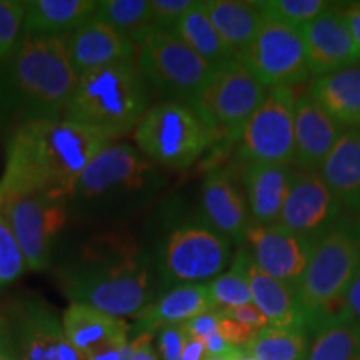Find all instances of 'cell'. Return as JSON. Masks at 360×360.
<instances>
[{
	"mask_svg": "<svg viewBox=\"0 0 360 360\" xmlns=\"http://www.w3.org/2000/svg\"><path fill=\"white\" fill-rule=\"evenodd\" d=\"M112 139L65 119L34 120L13 127L0 177V200L51 195L67 202L85 165Z\"/></svg>",
	"mask_w": 360,
	"mask_h": 360,
	"instance_id": "cell-1",
	"label": "cell"
},
{
	"mask_svg": "<svg viewBox=\"0 0 360 360\" xmlns=\"http://www.w3.org/2000/svg\"><path fill=\"white\" fill-rule=\"evenodd\" d=\"M70 304H84L112 317H139L154 302L152 269L130 240L103 238L57 272Z\"/></svg>",
	"mask_w": 360,
	"mask_h": 360,
	"instance_id": "cell-2",
	"label": "cell"
},
{
	"mask_svg": "<svg viewBox=\"0 0 360 360\" xmlns=\"http://www.w3.org/2000/svg\"><path fill=\"white\" fill-rule=\"evenodd\" d=\"M77 80L64 39L24 34L0 64V119L15 127L62 119Z\"/></svg>",
	"mask_w": 360,
	"mask_h": 360,
	"instance_id": "cell-3",
	"label": "cell"
},
{
	"mask_svg": "<svg viewBox=\"0 0 360 360\" xmlns=\"http://www.w3.org/2000/svg\"><path fill=\"white\" fill-rule=\"evenodd\" d=\"M148 85L137 60H122L79 75L62 119L87 125L112 141L132 132L148 110Z\"/></svg>",
	"mask_w": 360,
	"mask_h": 360,
	"instance_id": "cell-4",
	"label": "cell"
},
{
	"mask_svg": "<svg viewBox=\"0 0 360 360\" xmlns=\"http://www.w3.org/2000/svg\"><path fill=\"white\" fill-rule=\"evenodd\" d=\"M360 270V227L355 220L342 219L317 242L297 300L307 321V334L339 315L345 292Z\"/></svg>",
	"mask_w": 360,
	"mask_h": 360,
	"instance_id": "cell-5",
	"label": "cell"
},
{
	"mask_svg": "<svg viewBox=\"0 0 360 360\" xmlns=\"http://www.w3.org/2000/svg\"><path fill=\"white\" fill-rule=\"evenodd\" d=\"M134 141L152 164L184 170L212 146L215 135L191 105L164 101L148 107L135 125Z\"/></svg>",
	"mask_w": 360,
	"mask_h": 360,
	"instance_id": "cell-6",
	"label": "cell"
},
{
	"mask_svg": "<svg viewBox=\"0 0 360 360\" xmlns=\"http://www.w3.org/2000/svg\"><path fill=\"white\" fill-rule=\"evenodd\" d=\"M139 70L165 101L191 105L214 67L197 56L174 30L152 29L137 42Z\"/></svg>",
	"mask_w": 360,
	"mask_h": 360,
	"instance_id": "cell-7",
	"label": "cell"
},
{
	"mask_svg": "<svg viewBox=\"0 0 360 360\" xmlns=\"http://www.w3.org/2000/svg\"><path fill=\"white\" fill-rule=\"evenodd\" d=\"M232 242L207 220L175 225L162 242L159 272L167 287L214 281L231 264Z\"/></svg>",
	"mask_w": 360,
	"mask_h": 360,
	"instance_id": "cell-8",
	"label": "cell"
},
{
	"mask_svg": "<svg viewBox=\"0 0 360 360\" xmlns=\"http://www.w3.org/2000/svg\"><path fill=\"white\" fill-rule=\"evenodd\" d=\"M265 94L267 89L237 58L215 67L191 107L212 130L215 139L238 141Z\"/></svg>",
	"mask_w": 360,
	"mask_h": 360,
	"instance_id": "cell-9",
	"label": "cell"
},
{
	"mask_svg": "<svg viewBox=\"0 0 360 360\" xmlns=\"http://www.w3.org/2000/svg\"><path fill=\"white\" fill-rule=\"evenodd\" d=\"M159 174L137 147L110 141L94 155L72 186L67 200L107 202L147 191Z\"/></svg>",
	"mask_w": 360,
	"mask_h": 360,
	"instance_id": "cell-10",
	"label": "cell"
},
{
	"mask_svg": "<svg viewBox=\"0 0 360 360\" xmlns=\"http://www.w3.org/2000/svg\"><path fill=\"white\" fill-rule=\"evenodd\" d=\"M238 60L267 90L297 89L310 79L302 29L267 15Z\"/></svg>",
	"mask_w": 360,
	"mask_h": 360,
	"instance_id": "cell-11",
	"label": "cell"
},
{
	"mask_svg": "<svg viewBox=\"0 0 360 360\" xmlns=\"http://www.w3.org/2000/svg\"><path fill=\"white\" fill-rule=\"evenodd\" d=\"M295 89H269L238 137V154L245 164H295Z\"/></svg>",
	"mask_w": 360,
	"mask_h": 360,
	"instance_id": "cell-12",
	"label": "cell"
},
{
	"mask_svg": "<svg viewBox=\"0 0 360 360\" xmlns=\"http://www.w3.org/2000/svg\"><path fill=\"white\" fill-rule=\"evenodd\" d=\"M67 202L51 195H17L0 200V212L15 236L29 270L51 262L53 238L64 229Z\"/></svg>",
	"mask_w": 360,
	"mask_h": 360,
	"instance_id": "cell-13",
	"label": "cell"
},
{
	"mask_svg": "<svg viewBox=\"0 0 360 360\" xmlns=\"http://www.w3.org/2000/svg\"><path fill=\"white\" fill-rule=\"evenodd\" d=\"M19 360H85L65 337L62 319L37 297H24L4 314Z\"/></svg>",
	"mask_w": 360,
	"mask_h": 360,
	"instance_id": "cell-14",
	"label": "cell"
},
{
	"mask_svg": "<svg viewBox=\"0 0 360 360\" xmlns=\"http://www.w3.org/2000/svg\"><path fill=\"white\" fill-rule=\"evenodd\" d=\"M339 200L319 170H294L278 224L297 236L319 242L342 220Z\"/></svg>",
	"mask_w": 360,
	"mask_h": 360,
	"instance_id": "cell-15",
	"label": "cell"
},
{
	"mask_svg": "<svg viewBox=\"0 0 360 360\" xmlns=\"http://www.w3.org/2000/svg\"><path fill=\"white\" fill-rule=\"evenodd\" d=\"M317 242L287 231L281 224L254 225L244 245L257 267L297 292Z\"/></svg>",
	"mask_w": 360,
	"mask_h": 360,
	"instance_id": "cell-16",
	"label": "cell"
},
{
	"mask_svg": "<svg viewBox=\"0 0 360 360\" xmlns=\"http://www.w3.org/2000/svg\"><path fill=\"white\" fill-rule=\"evenodd\" d=\"M310 77L335 74L360 62L340 7H327L321 15L302 27Z\"/></svg>",
	"mask_w": 360,
	"mask_h": 360,
	"instance_id": "cell-17",
	"label": "cell"
},
{
	"mask_svg": "<svg viewBox=\"0 0 360 360\" xmlns=\"http://www.w3.org/2000/svg\"><path fill=\"white\" fill-rule=\"evenodd\" d=\"M200 202L207 222L232 244L244 245L252 217L242 180L231 167L214 169L205 175Z\"/></svg>",
	"mask_w": 360,
	"mask_h": 360,
	"instance_id": "cell-18",
	"label": "cell"
},
{
	"mask_svg": "<svg viewBox=\"0 0 360 360\" xmlns=\"http://www.w3.org/2000/svg\"><path fill=\"white\" fill-rule=\"evenodd\" d=\"M62 39L70 64L79 75L137 57V44L112 29L96 13Z\"/></svg>",
	"mask_w": 360,
	"mask_h": 360,
	"instance_id": "cell-19",
	"label": "cell"
},
{
	"mask_svg": "<svg viewBox=\"0 0 360 360\" xmlns=\"http://www.w3.org/2000/svg\"><path fill=\"white\" fill-rule=\"evenodd\" d=\"M344 129L314 101L307 89L295 92L294 137L299 170H319L340 139Z\"/></svg>",
	"mask_w": 360,
	"mask_h": 360,
	"instance_id": "cell-20",
	"label": "cell"
},
{
	"mask_svg": "<svg viewBox=\"0 0 360 360\" xmlns=\"http://www.w3.org/2000/svg\"><path fill=\"white\" fill-rule=\"evenodd\" d=\"M292 177L294 170L289 165L245 164L240 180L252 224L272 225L278 222Z\"/></svg>",
	"mask_w": 360,
	"mask_h": 360,
	"instance_id": "cell-21",
	"label": "cell"
},
{
	"mask_svg": "<svg viewBox=\"0 0 360 360\" xmlns=\"http://www.w3.org/2000/svg\"><path fill=\"white\" fill-rule=\"evenodd\" d=\"M245 277L249 282L252 304L264 314L270 327L307 334V321L295 292L264 274L254 264L249 252L245 257Z\"/></svg>",
	"mask_w": 360,
	"mask_h": 360,
	"instance_id": "cell-22",
	"label": "cell"
},
{
	"mask_svg": "<svg viewBox=\"0 0 360 360\" xmlns=\"http://www.w3.org/2000/svg\"><path fill=\"white\" fill-rule=\"evenodd\" d=\"M215 307L207 283H186L162 294L137 317V334H154L162 327L182 326Z\"/></svg>",
	"mask_w": 360,
	"mask_h": 360,
	"instance_id": "cell-23",
	"label": "cell"
},
{
	"mask_svg": "<svg viewBox=\"0 0 360 360\" xmlns=\"http://www.w3.org/2000/svg\"><path fill=\"white\" fill-rule=\"evenodd\" d=\"M340 207L360 214V129H345L319 169Z\"/></svg>",
	"mask_w": 360,
	"mask_h": 360,
	"instance_id": "cell-24",
	"label": "cell"
},
{
	"mask_svg": "<svg viewBox=\"0 0 360 360\" xmlns=\"http://www.w3.org/2000/svg\"><path fill=\"white\" fill-rule=\"evenodd\" d=\"M62 327L77 352L87 359L103 345L129 339V326L124 319L112 317L84 304H70L62 315Z\"/></svg>",
	"mask_w": 360,
	"mask_h": 360,
	"instance_id": "cell-25",
	"label": "cell"
},
{
	"mask_svg": "<svg viewBox=\"0 0 360 360\" xmlns=\"http://www.w3.org/2000/svg\"><path fill=\"white\" fill-rule=\"evenodd\" d=\"M309 94L342 129H360V64L314 79Z\"/></svg>",
	"mask_w": 360,
	"mask_h": 360,
	"instance_id": "cell-26",
	"label": "cell"
},
{
	"mask_svg": "<svg viewBox=\"0 0 360 360\" xmlns=\"http://www.w3.org/2000/svg\"><path fill=\"white\" fill-rule=\"evenodd\" d=\"M202 7L227 47L236 53L237 58H240L254 42L264 22L265 15L257 2L205 0L202 2Z\"/></svg>",
	"mask_w": 360,
	"mask_h": 360,
	"instance_id": "cell-27",
	"label": "cell"
},
{
	"mask_svg": "<svg viewBox=\"0 0 360 360\" xmlns=\"http://www.w3.org/2000/svg\"><path fill=\"white\" fill-rule=\"evenodd\" d=\"M96 0H27L24 34L65 37L97 11Z\"/></svg>",
	"mask_w": 360,
	"mask_h": 360,
	"instance_id": "cell-28",
	"label": "cell"
},
{
	"mask_svg": "<svg viewBox=\"0 0 360 360\" xmlns=\"http://www.w3.org/2000/svg\"><path fill=\"white\" fill-rule=\"evenodd\" d=\"M174 32L210 65L220 67L237 60V56L220 37L212 22L204 12L202 2H197L174 27Z\"/></svg>",
	"mask_w": 360,
	"mask_h": 360,
	"instance_id": "cell-29",
	"label": "cell"
},
{
	"mask_svg": "<svg viewBox=\"0 0 360 360\" xmlns=\"http://www.w3.org/2000/svg\"><path fill=\"white\" fill-rule=\"evenodd\" d=\"M305 360H360V328L334 317L312 332Z\"/></svg>",
	"mask_w": 360,
	"mask_h": 360,
	"instance_id": "cell-30",
	"label": "cell"
},
{
	"mask_svg": "<svg viewBox=\"0 0 360 360\" xmlns=\"http://www.w3.org/2000/svg\"><path fill=\"white\" fill-rule=\"evenodd\" d=\"M96 15L135 44L154 29L147 0H102L97 4Z\"/></svg>",
	"mask_w": 360,
	"mask_h": 360,
	"instance_id": "cell-31",
	"label": "cell"
},
{
	"mask_svg": "<svg viewBox=\"0 0 360 360\" xmlns=\"http://www.w3.org/2000/svg\"><path fill=\"white\" fill-rule=\"evenodd\" d=\"M307 347L305 332L269 326L259 330L244 350L257 360H305Z\"/></svg>",
	"mask_w": 360,
	"mask_h": 360,
	"instance_id": "cell-32",
	"label": "cell"
},
{
	"mask_svg": "<svg viewBox=\"0 0 360 360\" xmlns=\"http://www.w3.org/2000/svg\"><path fill=\"white\" fill-rule=\"evenodd\" d=\"M245 257L247 249L240 247L236 257L231 260L227 272L220 274L214 281L207 282L210 297H212L217 309H229L252 304L249 282H247L245 277Z\"/></svg>",
	"mask_w": 360,
	"mask_h": 360,
	"instance_id": "cell-33",
	"label": "cell"
},
{
	"mask_svg": "<svg viewBox=\"0 0 360 360\" xmlns=\"http://www.w3.org/2000/svg\"><path fill=\"white\" fill-rule=\"evenodd\" d=\"M257 6L264 15L270 19L302 29L315 17L321 15L327 7H330V4L323 0H264V2H257Z\"/></svg>",
	"mask_w": 360,
	"mask_h": 360,
	"instance_id": "cell-34",
	"label": "cell"
},
{
	"mask_svg": "<svg viewBox=\"0 0 360 360\" xmlns=\"http://www.w3.org/2000/svg\"><path fill=\"white\" fill-rule=\"evenodd\" d=\"M25 2L0 0V64L8 57L24 35Z\"/></svg>",
	"mask_w": 360,
	"mask_h": 360,
	"instance_id": "cell-35",
	"label": "cell"
},
{
	"mask_svg": "<svg viewBox=\"0 0 360 360\" xmlns=\"http://www.w3.org/2000/svg\"><path fill=\"white\" fill-rule=\"evenodd\" d=\"M25 269L24 254H22L6 217L0 212V287H6L17 281Z\"/></svg>",
	"mask_w": 360,
	"mask_h": 360,
	"instance_id": "cell-36",
	"label": "cell"
},
{
	"mask_svg": "<svg viewBox=\"0 0 360 360\" xmlns=\"http://www.w3.org/2000/svg\"><path fill=\"white\" fill-rule=\"evenodd\" d=\"M195 4V0H152L150 13L154 29L174 30L177 22L182 19Z\"/></svg>",
	"mask_w": 360,
	"mask_h": 360,
	"instance_id": "cell-37",
	"label": "cell"
},
{
	"mask_svg": "<svg viewBox=\"0 0 360 360\" xmlns=\"http://www.w3.org/2000/svg\"><path fill=\"white\" fill-rule=\"evenodd\" d=\"M186 326H167L159 328L157 335V352L162 360H180L187 340Z\"/></svg>",
	"mask_w": 360,
	"mask_h": 360,
	"instance_id": "cell-38",
	"label": "cell"
},
{
	"mask_svg": "<svg viewBox=\"0 0 360 360\" xmlns=\"http://www.w3.org/2000/svg\"><path fill=\"white\" fill-rule=\"evenodd\" d=\"M217 332L222 335V339L233 349H245L247 345L250 344V340L254 339L255 334H257L254 328L242 326L240 322L233 321V319L225 317V315H222V312H220Z\"/></svg>",
	"mask_w": 360,
	"mask_h": 360,
	"instance_id": "cell-39",
	"label": "cell"
},
{
	"mask_svg": "<svg viewBox=\"0 0 360 360\" xmlns=\"http://www.w3.org/2000/svg\"><path fill=\"white\" fill-rule=\"evenodd\" d=\"M219 310L222 312V315H225V317L233 319V321L240 322L242 326L254 328L255 332L269 327V321L264 317V314L260 312L254 304H245V305H238V307H229V309H219Z\"/></svg>",
	"mask_w": 360,
	"mask_h": 360,
	"instance_id": "cell-40",
	"label": "cell"
},
{
	"mask_svg": "<svg viewBox=\"0 0 360 360\" xmlns=\"http://www.w3.org/2000/svg\"><path fill=\"white\" fill-rule=\"evenodd\" d=\"M219 319H220L219 309H214V310H209V312L197 315V317H193L192 321L184 323V326H186L188 335L193 337V339H199L204 342L205 339H209L210 335L217 332Z\"/></svg>",
	"mask_w": 360,
	"mask_h": 360,
	"instance_id": "cell-41",
	"label": "cell"
},
{
	"mask_svg": "<svg viewBox=\"0 0 360 360\" xmlns=\"http://www.w3.org/2000/svg\"><path fill=\"white\" fill-rule=\"evenodd\" d=\"M337 317L344 319V321L354 323L355 327L360 328V270L349 285L347 292H345L340 312Z\"/></svg>",
	"mask_w": 360,
	"mask_h": 360,
	"instance_id": "cell-42",
	"label": "cell"
},
{
	"mask_svg": "<svg viewBox=\"0 0 360 360\" xmlns=\"http://www.w3.org/2000/svg\"><path fill=\"white\" fill-rule=\"evenodd\" d=\"M154 334L142 332L135 335L134 340H130V359L129 360H160L157 347L152 342Z\"/></svg>",
	"mask_w": 360,
	"mask_h": 360,
	"instance_id": "cell-43",
	"label": "cell"
},
{
	"mask_svg": "<svg viewBox=\"0 0 360 360\" xmlns=\"http://www.w3.org/2000/svg\"><path fill=\"white\" fill-rule=\"evenodd\" d=\"M130 347V340H117L112 344L103 345L92 355H89L85 360H122Z\"/></svg>",
	"mask_w": 360,
	"mask_h": 360,
	"instance_id": "cell-44",
	"label": "cell"
},
{
	"mask_svg": "<svg viewBox=\"0 0 360 360\" xmlns=\"http://www.w3.org/2000/svg\"><path fill=\"white\" fill-rule=\"evenodd\" d=\"M0 360H19L15 345H13L11 328H8L4 314H0Z\"/></svg>",
	"mask_w": 360,
	"mask_h": 360,
	"instance_id": "cell-45",
	"label": "cell"
},
{
	"mask_svg": "<svg viewBox=\"0 0 360 360\" xmlns=\"http://www.w3.org/2000/svg\"><path fill=\"white\" fill-rule=\"evenodd\" d=\"M342 13H344L345 24H347L349 32L352 35L355 47L359 49V53H360V2L345 6L342 8Z\"/></svg>",
	"mask_w": 360,
	"mask_h": 360,
	"instance_id": "cell-46",
	"label": "cell"
},
{
	"mask_svg": "<svg viewBox=\"0 0 360 360\" xmlns=\"http://www.w3.org/2000/svg\"><path fill=\"white\" fill-rule=\"evenodd\" d=\"M205 357H207V352H205L204 342L187 335V340H186V345H184L180 360H205Z\"/></svg>",
	"mask_w": 360,
	"mask_h": 360,
	"instance_id": "cell-47",
	"label": "cell"
},
{
	"mask_svg": "<svg viewBox=\"0 0 360 360\" xmlns=\"http://www.w3.org/2000/svg\"><path fill=\"white\" fill-rule=\"evenodd\" d=\"M237 360H257V359H254L250 354H247L245 350L242 349V350H240V355H238Z\"/></svg>",
	"mask_w": 360,
	"mask_h": 360,
	"instance_id": "cell-48",
	"label": "cell"
},
{
	"mask_svg": "<svg viewBox=\"0 0 360 360\" xmlns=\"http://www.w3.org/2000/svg\"><path fill=\"white\" fill-rule=\"evenodd\" d=\"M238 355H240V352H238L236 357H205V360H237Z\"/></svg>",
	"mask_w": 360,
	"mask_h": 360,
	"instance_id": "cell-49",
	"label": "cell"
},
{
	"mask_svg": "<svg viewBox=\"0 0 360 360\" xmlns=\"http://www.w3.org/2000/svg\"><path fill=\"white\" fill-rule=\"evenodd\" d=\"M130 359V347H129V350H127V354H125V357L122 359V360H129Z\"/></svg>",
	"mask_w": 360,
	"mask_h": 360,
	"instance_id": "cell-50",
	"label": "cell"
},
{
	"mask_svg": "<svg viewBox=\"0 0 360 360\" xmlns=\"http://www.w3.org/2000/svg\"><path fill=\"white\" fill-rule=\"evenodd\" d=\"M354 220H355V224H357L359 227H360V214H359V217H357V219H354Z\"/></svg>",
	"mask_w": 360,
	"mask_h": 360,
	"instance_id": "cell-51",
	"label": "cell"
}]
</instances>
